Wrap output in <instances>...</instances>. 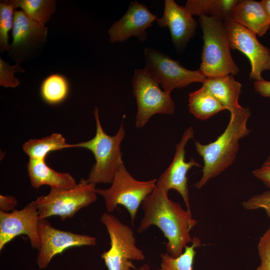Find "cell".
<instances>
[{
	"mask_svg": "<svg viewBox=\"0 0 270 270\" xmlns=\"http://www.w3.org/2000/svg\"><path fill=\"white\" fill-rule=\"evenodd\" d=\"M238 0H188L186 8L193 16H206L223 22L230 20Z\"/></svg>",
	"mask_w": 270,
	"mask_h": 270,
	"instance_id": "21",
	"label": "cell"
},
{
	"mask_svg": "<svg viewBox=\"0 0 270 270\" xmlns=\"http://www.w3.org/2000/svg\"><path fill=\"white\" fill-rule=\"evenodd\" d=\"M16 8L13 0L0 2V51L9 50V32L12 29Z\"/></svg>",
	"mask_w": 270,
	"mask_h": 270,
	"instance_id": "26",
	"label": "cell"
},
{
	"mask_svg": "<svg viewBox=\"0 0 270 270\" xmlns=\"http://www.w3.org/2000/svg\"><path fill=\"white\" fill-rule=\"evenodd\" d=\"M224 22L231 49L236 50L250 60L251 71L250 78L264 79L262 73L270 70V50L257 39L256 34L241 24L230 20Z\"/></svg>",
	"mask_w": 270,
	"mask_h": 270,
	"instance_id": "10",
	"label": "cell"
},
{
	"mask_svg": "<svg viewBox=\"0 0 270 270\" xmlns=\"http://www.w3.org/2000/svg\"><path fill=\"white\" fill-rule=\"evenodd\" d=\"M26 166L30 184L34 188L48 185L52 188L70 189L77 184L70 174L54 170L46 164L45 160L29 158Z\"/></svg>",
	"mask_w": 270,
	"mask_h": 270,
	"instance_id": "18",
	"label": "cell"
},
{
	"mask_svg": "<svg viewBox=\"0 0 270 270\" xmlns=\"http://www.w3.org/2000/svg\"><path fill=\"white\" fill-rule=\"evenodd\" d=\"M230 20L262 36L270 27V18L261 2L238 0L232 8Z\"/></svg>",
	"mask_w": 270,
	"mask_h": 270,
	"instance_id": "17",
	"label": "cell"
},
{
	"mask_svg": "<svg viewBox=\"0 0 270 270\" xmlns=\"http://www.w3.org/2000/svg\"><path fill=\"white\" fill-rule=\"evenodd\" d=\"M16 9L20 8L36 23L44 26L56 10L54 0H13Z\"/></svg>",
	"mask_w": 270,
	"mask_h": 270,
	"instance_id": "24",
	"label": "cell"
},
{
	"mask_svg": "<svg viewBox=\"0 0 270 270\" xmlns=\"http://www.w3.org/2000/svg\"><path fill=\"white\" fill-rule=\"evenodd\" d=\"M39 214L36 200L20 210L10 212L0 211V250L17 236H27L32 248L38 250L40 246L38 224Z\"/></svg>",
	"mask_w": 270,
	"mask_h": 270,
	"instance_id": "12",
	"label": "cell"
},
{
	"mask_svg": "<svg viewBox=\"0 0 270 270\" xmlns=\"http://www.w3.org/2000/svg\"><path fill=\"white\" fill-rule=\"evenodd\" d=\"M19 64L10 66L2 58H0V85L4 88H16L20 84V80L14 76L16 72H24Z\"/></svg>",
	"mask_w": 270,
	"mask_h": 270,
	"instance_id": "27",
	"label": "cell"
},
{
	"mask_svg": "<svg viewBox=\"0 0 270 270\" xmlns=\"http://www.w3.org/2000/svg\"><path fill=\"white\" fill-rule=\"evenodd\" d=\"M194 130L192 126L184 131L180 141L176 146V152L172 162L156 182V186L167 192L171 189L177 191L182 196L187 210H190L188 172L194 166H201L193 158L188 162L185 160L186 146L190 139L194 138Z\"/></svg>",
	"mask_w": 270,
	"mask_h": 270,
	"instance_id": "13",
	"label": "cell"
},
{
	"mask_svg": "<svg viewBox=\"0 0 270 270\" xmlns=\"http://www.w3.org/2000/svg\"><path fill=\"white\" fill-rule=\"evenodd\" d=\"M94 114L96 124V132L91 140L72 144V148H82L90 150L96 162L94 164L87 181L96 185L98 184H112L116 172L124 164L120 144L125 136L122 122L116 134L110 136L104 130L99 118L98 108L96 106Z\"/></svg>",
	"mask_w": 270,
	"mask_h": 270,
	"instance_id": "4",
	"label": "cell"
},
{
	"mask_svg": "<svg viewBox=\"0 0 270 270\" xmlns=\"http://www.w3.org/2000/svg\"><path fill=\"white\" fill-rule=\"evenodd\" d=\"M156 18V16L146 6L136 0L131 2L123 16L114 22L108 30L110 41L112 43L124 42L129 38L136 36L143 42L148 38L146 30L152 26Z\"/></svg>",
	"mask_w": 270,
	"mask_h": 270,
	"instance_id": "14",
	"label": "cell"
},
{
	"mask_svg": "<svg viewBox=\"0 0 270 270\" xmlns=\"http://www.w3.org/2000/svg\"><path fill=\"white\" fill-rule=\"evenodd\" d=\"M72 148L60 134L54 133L41 138L30 139L22 145L24 152L30 159L45 160L46 155L51 152Z\"/></svg>",
	"mask_w": 270,
	"mask_h": 270,
	"instance_id": "22",
	"label": "cell"
},
{
	"mask_svg": "<svg viewBox=\"0 0 270 270\" xmlns=\"http://www.w3.org/2000/svg\"><path fill=\"white\" fill-rule=\"evenodd\" d=\"M250 114L248 108L243 107L240 111L230 114L226 128L214 141L206 144L195 142L196 150L204 162L202 177L194 184L197 189L202 188L234 162L240 140L250 132L247 126Z\"/></svg>",
	"mask_w": 270,
	"mask_h": 270,
	"instance_id": "2",
	"label": "cell"
},
{
	"mask_svg": "<svg viewBox=\"0 0 270 270\" xmlns=\"http://www.w3.org/2000/svg\"><path fill=\"white\" fill-rule=\"evenodd\" d=\"M40 246L36 256L40 269L48 267L52 258L67 248L74 246H94L96 238L60 230L52 226L46 219H40L38 224Z\"/></svg>",
	"mask_w": 270,
	"mask_h": 270,
	"instance_id": "11",
	"label": "cell"
},
{
	"mask_svg": "<svg viewBox=\"0 0 270 270\" xmlns=\"http://www.w3.org/2000/svg\"><path fill=\"white\" fill-rule=\"evenodd\" d=\"M189 112L196 118L206 120L226 110L218 99L204 86L189 94Z\"/></svg>",
	"mask_w": 270,
	"mask_h": 270,
	"instance_id": "20",
	"label": "cell"
},
{
	"mask_svg": "<svg viewBox=\"0 0 270 270\" xmlns=\"http://www.w3.org/2000/svg\"><path fill=\"white\" fill-rule=\"evenodd\" d=\"M202 85L218 99L226 110L234 114L243 107L238 102L241 92V84L232 75L206 78Z\"/></svg>",
	"mask_w": 270,
	"mask_h": 270,
	"instance_id": "19",
	"label": "cell"
},
{
	"mask_svg": "<svg viewBox=\"0 0 270 270\" xmlns=\"http://www.w3.org/2000/svg\"><path fill=\"white\" fill-rule=\"evenodd\" d=\"M258 251L260 264L256 270H270V226L260 238Z\"/></svg>",
	"mask_w": 270,
	"mask_h": 270,
	"instance_id": "28",
	"label": "cell"
},
{
	"mask_svg": "<svg viewBox=\"0 0 270 270\" xmlns=\"http://www.w3.org/2000/svg\"><path fill=\"white\" fill-rule=\"evenodd\" d=\"M70 84L68 79L59 74H52L46 77L40 87L42 99L50 104H56L68 96Z\"/></svg>",
	"mask_w": 270,
	"mask_h": 270,
	"instance_id": "23",
	"label": "cell"
},
{
	"mask_svg": "<svg viewBox=\"0 0 270 270\" xmlns=\"http://www.w3.org/2000/svg\"><path fill=\"white\" fill-rule=\"evenodd\" d=\"M261 2L270 18V0H263Z\"/></svg>",
	"mask_w": 270,
	"mask_h": 270,
	"instance_id": "33",
	"label": "cell"
},
{
	"mask_svg": "<svg viewBox=\"0 0 270 270\" xmlns=\"http://www.w3.org/2000/svg\"><path fill=\"white\" fill-rule=\"evenodd\" d=\"M132 87L138 106L136 128L144 127L154 114H174L176 106L170 94L162 90L159 84L145 68L134 70Z\"/></svg>",
	"mask_w": 270,
	"mask_h": 270,
	"instance_id": "8",
	"label": "cell"
},
{
	"mask_svg": "<svg viewBox=\"0 0 270 270\" xmlns=\"http://www.w3.org/2000/svg\"><path fill=\"white\" fill-rule=\"evenodd\" d=\"M242 206L248 210L263 209L270 219V190L252 196L242 203Z\"/></svg>",
	"mask_w": 270,
	"mask_h": 270,
	"instance_id": "29",
	"label": "cell"
},
{
	"mask_svg": "<svg viewBox=\"0 0 270 270\" xmlns=\"http://www.w3.org/2000/svg\"><path fill=\"white\" fill-rule=\"evenodd\" d=\"M142 204L144 215L137 232L142 233L151 226H156L168 240L167 252L174 258L181 255L188 244L192 242L190 232L197 224L191 211L170 199L168 192L156 185Z\"/></svg>",
	"mask_w": 270,
	"mask_h": 270,
	"instance_id": "1",
	"label": "cell"
},
{
	"mask_svg": "<svg viewBox=\"0 0 270 270\" xmlns=\"http://www.w3.org/2000/svg\"><path fill=\"white\" fill-rule=\"evenodd\" d=\"M96 185L82 178L70 189L50 188L46 195L35 200L40 219L59 216L62 220L73 217L79 210L86 208L97 199Z\"/></svg>",
	"mask_w": 270,
	"mask_h": 270,
	"instance_id": "6",
	"label": "cell"
},
{
	"mask_svg": "<svg viewBox=\"0 0 270 270\" xmlns=\"http://www.w3.org/2000/svg\"><path fill=\"white\" fill-rule=\"evenodd\" d=\"M252 174L270 188V154L260 168L252 171Z\"/></svg>",
	"mask_w": 270,
	"mask_h": 270,
	"instance_id": "30",
	"label": "cell"
},
{
	"mask_svg": "<svg viewBox=\"0 0 270 270\" xmlns=\"http://www.w3.org/2000/svg\"><path fill=\"white\" fill-rule=\"evenodd\" d=\"M136 270H150V267L148 264H144Z\"/></svg>",
	"mask_w": 270,
	"mask_h": 270,
	"instance_id": "34",
	"label": "cell"
},
{
	"mask_svg": "<svg viewBox=\"0 0 270 270\" xmlns=\"http://www.w3.org/2000/svg\"><path fill=\"white\" fill-rule=\"evenodd\" d=\"M17 199L12 196L0 195V211L10 212L14 210L18 205Z\"/></svg>",
	"mask_w": 270,
	"mask_h": 270,
	"instance_id": "31",
	"label": "cell"
},
{
	"mask_svg": "<svg viewBox=\"0 0 270 270\" xmlns=\"http://www.w3.org/2000/svg\"><path fill=\"white\" fill-rule=\"evenodd\" d=\"M199 24L204 44L198 70L206 78L237 74L240 68L232 56L224 22L203 15L200 16Z\"/></svg>",
	"mask_w": 270,
	"mask_h": 270,
	"instance_id": "3",
	"label": "cell"
},
{
	"mask_svg": "<svg viewBox=\"0 0 270 270\" xmlns=\"http://www.w3.org/2000/svg\"><path fill=\"white\" fill-rule=\"evenodd\" d=\"M158 180L140 181L134 178L122 164L117 170L111 186L106 189L96 188L98 194L104 200L106 212L110 214L123 206L130 214L133 224L140 205L155 188Z\"/></svg>",
	"mask_w": 270,
	"mask_h": 270,
	"instance_id": "5",
	"label": "cell"
},
{
	"mask_svg": "<svg viewBox=\"0 0 270 270\" xmlns=\"http://www.w3.org/2000/svg\"><path fill=\"white\" fill-rule=\"evenodd\" d=\"M190 246H186L182 254L174 258L168 252L161 254L160 267L156 270H193L196 248L201 246L199 238L194 236Z\"/></svg>",
	"mask_w": 270,
	"mask_h": 270,
	"instance_id": "25",
	"label": "cell"
},
{
	"mask_svg": "<svg viewBox=\"0 0 270 270\" xmlns=\"http://www.w3.org/2000/svg\"><path fill=\"white\" fill-rule=\"evenodd\" d=\"M110 238V248L101 254L108 270H132V260L145 258L142 250L136 245L134 232L128 225L107 212L100 217Z\"/></svg>",
	"mask_w": 270,
	"mask_h": 270,
	"instance_id": "7",
	"label": "cell"
},
{
	"mask_svg": "<svg viewBox=\"0 0 270 270\" xmlns=\"http://www.w3.org/2000/svg\"><path fill=\"white\" fill-rule=\"evenodd\" d=\"M255 90L260 96L270 98V81L266 80L264 79L256 80L254 82Z\"/></svg>",
	"mask_w": 270,
	"mask_h": 270,
	"instance_id": "32",
	"label": "cell"
},
{
	"mask_svg": "<svg viewBox=\"0 0 270 270\" xmlns=\"http://www.w3.org/2000/svg\"><path fill=\"white\" fill-rule=\"evenodd\" d=\"M144 53V68L168 93L176 88L186 87L192 83H203L206 79L199 70L186 69L178 62L158 50L146 48Z\"/></svg>",
	"mask_w": 270,
	"mask_h": 270,
	"instance_id": "9",
	"label": "cell"
},
{
	"mask_svg": "<svg viewBox=\"0 0 270 270\" xmlns=\"http://www.w3.org/2000/svg\"><path fill=\"white\" fill-rule=\"evenodd\" d=\"M156 22L160 27L169 28L172 42L180 50L194 36L198 26L197 22L186 6L173 0L164 1L162 16L156 18Z\"/></svg>",
	"mask_w": 270,
	"mask_h": 270,
	"instance_id": "16",
	"label": "cell"
},
{
	"mask_svg": "<svg viewBox=\"0 0 270 270\" xmlns=\"http://www.w3.org/2000/svg\"><path fill=\"white\" fill-rule=\"evenodd\" d=\"M47 34L45 26L30 20L22 10H16L10 54L19 64L28 52L46 41Z\"/></svg>",
	"mask_w": 270,
	"mask_h": 270,
	"instance_id": "15",
	"label": "cell"
}]
</instances>
